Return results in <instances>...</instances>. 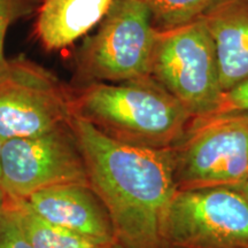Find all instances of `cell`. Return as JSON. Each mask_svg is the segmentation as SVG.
<instances>
[{
  "mask_svg": "<svg viewBox=\"0 0 248 248\" xmlns=\"http://www.w3.org/2000/svg\"><path fill=\"white\" fill-rule=\"evenodd\" d=\"M8 199L32 248H100L108 245L82 237L46 221L31 208L26 200L9 197Z\"/></svg>",
  "mask_w": 248,
  "mask_h": 248,
  "instance_id": "cell-12",
  "label": "cell"
},
{
  "mask_svg": "<svg viewBox=\"0 0 248 248\" xmlns=\"http://www.w3.org/2000/svg\"><path fill=\"white\" fill-rule=\"evenodd\" d=\"M26 201L40 217L66 230L101 244L116 241L107 209L90 185L52 186Z\"/></svg>",
  "mask_w": 248,
  "mask_h": 248,
  "instance_id": "cell-9",
  "label": "cell"
},
{
  "mask_svg": "<svg viewBox=\"0 0 248 248\" xmlns=\"http://www.w3.org/2000/svg\"><path fill=\"white\" fill-rule=\"evenodd\" d=\"M156 33L151 12L144 4L138 0H113L98 30L80 49V75L86 83H121L151 77Z\"/></svg>",
  "mask_w": 248,
  "mask_h": 248,
  "instance_id": "cell-5",
  "label": "cell"
},
{
  "mask_svg": "<svg viewBox=\"0 0 248 248\" xmlns=\"http://www.w3.org/2000/svg\"><path fill=\"white\" fill-rule=\"evenodd\" d=\"M70 101L73 116L114 140L137 147H173L194 117L153 77L85 83L70 89Z\"/></svg>",
  "mask_w": 248,
  "mask_h": 248,
  "instance_id": "cell-2",
  "label": "cell"
},
{
  "mask_svg": "<svg viewBox=\"0 0 248 248\" xmlns=\"http://www.w3.org/2000/svg\"><path fill=\"white\" fill-rule=\"evenodd\" d=\"M6 203H7V195L4 191L0 188V214L2 213V210L5 209Z\"/></svg>",
  "mask_w": 248,
  "mask_h": 248,
  "instance_id": "cell-17",
  "label": "cell"
},
{
  "mask_svg": "<svg viewBox=\"0 0 248 248\" xmlns=\"http://www.w3.org/2000/svg\"><path fill=\"white\" fill-rule=\"evenodd\" d=\"M21 0H0V66L6 60L4 54L5 37L9 26L17 16Z\"/></svg>",
  "mask_w": 248,
  "mask_h": 248,
  "instance_id": "cell-16",
  "label": "cell"
},
{
  "mask_svg": "<svg viewBox=\"0 0 248 248\" xmlns=\"http://www.w3.org/2000/svg\"><path fill=\"white\" fill-rule=\"evenodd\" d=\"M234 110L248 111V80L223 94L221 104L214 114Z\"/></svg>",
  "mask_w": 248,
  "mask_h": 248,
  "instance_id": "cell-15",
  "label": "cell"
},
{
  "mask_svg": "<svg viewBox=\"0 0 248 248\" xmlns=\"http://www.w3.org/2000/svg\"><path fill=\"white\" fill-rule=\"evenodd\" d=\"M70 125L89 184L104 203L123 248H166L170 206L177 193L171 148L123 144L73 116Z\"/></svg>",
  "mask_w": 248,
  "mask_h": 248,
  "instance_id": "cell-1",
  "label": "cell"
},
{
  "mask_svg": "<svg viewBox=\"0 0 248 248\" xmlns=\"http://www.w3.org/2000/svg\"><path fill=\"white\" fill-rule=\"evenodd\" d=\"M70 89L24 58L0 66V140L43 135L70 123Z\"/></svg>",
  "mask_w": 248,
  "mask_h": 248,
  "instance_id": "cell-6",
  "label": "cell"
},
{
  "mask_svg": "<svg viewBox=\"0 0 248 248\" xmlns=\"http://www.w3.org/2000/svg\"><path fill=\"white\" fill-rule=\"evenodd\" d=\"M100 248H123L121 245L115 241V243H111V244H108V245H105V246H102Z\"/></svg>",
  "mask_w": 248,
  "mask_h": 248,
  "instance_id": "cell-19",
  "label": "cell"
},
{
  "mask_svg": "<svg viewBox=\"0 0 248 248\" xmlns=\"http://www.w3.org/2000/svg\"><path fill=\"white\" fill-rule=\"evenodd\" d=\"M151 12L157 29H172L203 16L219 0H138Z\"/></svg>",
  "mask_w": 248,
  "mask_h": 248,
  "instance_id": "cell-13",
  "label": "cell"
},
{
  "mask_svg": "<svg viewBox=\"0 0 248 248\" xmlns=\"http://www.w3.org/2000/svg\"><path fill=\"white\" fill-rule=\"evenodd\" d=\"M235 188H238V190H240L241 192H244V193L248 197V182L245 183V184H243V185H240V186H237V187H235Z\"/></svg>",
  "mask_w": 248,
  "mask_h": 248,
  "instance_id": "cell-18",
  "label": "cell"
},
{
  "mask_svg": "<svg viewBox=\"0 0 248 248\" xmlns=\"http://www.w3.org/2000/svg\"><path fill=\"white\" fill-rule=\"evenodd\" d=\"M0 248H32L8 197L5 209L0 214Z\"/></svg>",
  "mask_w": 248,
  "mask_h": 248,
  "instance_id": "cell-14",
  "label": "cell"
},
{
  "mask_svg": "<svg viewBox=\"0 0 248 248\" xmlns=\"http://www.w3.org/2000/svg\"><path fill=\"white\" fill-rule=\"evenodd\" d=\"M151 77L194 117L215 113L224 92L215 46L202 18L157 29Z\"/></svg>",
  "mask_w": 248,
  "mask_h": 248,
  "instance_id": "cell-4",
  "label": "cell"
},
{
  "mask_svg": "<svg viewBox=\"0 0 248 248\" xmlns=\"http://www.w3.org/2000/svg\"><path fill=\"white\" fill-rule=\"evenodd\" d=\"M113 0H43L36 31L45 48L61 49L85 36L109 11Z\"/></svg>",
  "mask_w": 248,
  "mask_h": 248,
  "instance_id": "cell-11",
  "label": "cell"
},
{
  "mask_svg": "<svg viewBox=\"0 0 248 248\" xmlns=\"http://www.w3.org/2000/svg\"><path fill=\"white\" fill-rule=\"evenodd\" d=\"M166 248H248V197L235 187L177 192Z\"/></svg>",
  "mask_w": 248,
  "mask_h": 248,
  "instance_id": "cell-8",
  "label": "cell"
},
{
  "mask_svg": "<svg viewBox=\"0 0 248 248\" xmlns=\"http://www.w3.org/2000/svg\"><path fill=\"white\" fill-rule=\"evenodd\" d=\"M0 156H1V140H0Z\"/></svg>",
  "mask_w": 248,
  "mask_h": 248,
  "instance_id": "cell-20",
  "label": "cell"
},
{
  "mask_svg": "<svg viewBox=\"0 0 248 248\" xmlns=\"http://www.w3.org/2000/svg\"><path fill=\"white\" fill-rule=\"evenodd\" d=\"M177 192L248 182V111L193 117L172 147Z\"/></svg>",
  "mask_w": 248,
  "mask_h": 248,
  "instance_id": "cell-3",
  "label": "cell"
},
{
  "mask_svg": "<svg viewBox=\"0 0 248 248\" xmlns=\"http://www.w3.org/2000/svg\"><path fill=\"white\" fill-rule=\"evenodd\" d=\"M201 18L214 42L226 93L248 80V0H219Z\"/></svg>",
  "mask_w": 248,
  "mask_h": 248,
  "instance_id": "cell-10",
  "label": "cell"
},
{
  "mask_svg": "<svg viewBox=\"0 0 248 248\" xmlns=\"http://www.w3.org/2000/svg\"><path fill=\"white\" fill-rule=\"evenodd\" d=\"M63 184H89L70 123L43 135L1 142L0 188L13 199Z\"/></svg>",
  "mask_w": 248,
  "mask_h": 248,
  "instance_id": "cell-7",
  "label": "cell"
}]
</instances>
